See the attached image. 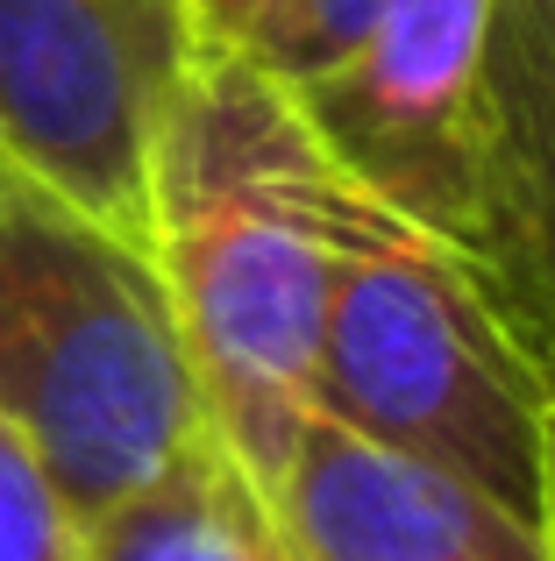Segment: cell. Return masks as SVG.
<instances>
[{"instance_id":"obj_3","label":"cell","mask_w":555,"mask_h":561,"mask_svg":"<svg viewBox=\"0 0 555 561\" xmlns=\"http://www.w3.org/2000/svg\"><path fill=\"white\" fill-rule=\"evenodd\" d=\"M314 412L499 497L520 519H542V348L513 328L477 263L406 228L399 214H371L335 256Z\"/></svg>"},{"instance_id":"obj_6","label":"cell","mask_w":555,"mask_h":561,"mask_svg":"<svg viewBox=\"0 0 555 561\" xmlns=\"http://www.w3.org/2000/svg\"><path fill=\"white\" fill-rule=\"evenodd\" d=\"M271 505L299 561H555L542 519L320 412L292 440Z\"/></svg>"},{"instance_id":"obj_4","label":"cell","mask_w":555,"mask_h":561,"mask_svg":"<svg viewBox=\"0 0 555 561\" xmlns=\"http://www.w3.org/2000/svg\"><path fill=\"white\" fill-rule=\"evenodd\" d=\"M193 50L185 0H0V164L150 249V150Z\"/></svg>"},{"instance_id":"obj_12","label":"cell","mask_w":555,"mask_h":561,"mask_svg":"<svg viewBox=\"0 0 555 561\" xmlns=\"http://www.w3.org/2000/svg\"><path fill=\"white\" fill-rule=\"evenodd\" d=\"M548 363V497H542V534H548V554H555V356Z\"/></svg>"},{"instance_id":"obj_9","label":"cell","mask_w":555,"mask_h":561,"mask_svg":"<svg viewBox=\"0 0 555 561\" xmlns=\"http://www.w3.org/2000/svg\"><path fill=\"white\" fill-rule=\"evenodd\" d=\"M0 561H79V512L0 412Z\"/></svg>"},{"instance_id":"obj_11","label":"cell","mask_w":555,"mask_h":561,"mask_svg":"<svg viewBox=\"0 0 555 561\" xmlns=\"http://www.w3.org/2000/svg\"><path fill=\"white\" fill-rule=\"evenodd\" d=\"M271 0H185V14H193V36L200 43H250L257 14H264Z\"/></svg>"},{"instance_id":"obj_10","label":"cell","mask_w":555,"mask_h":561,"mask_svg":"<svg viewBox=\"0 0 555 561\" xmlns=\"http://www.w3.org/2000/svg\"><path fill=\"white\" fill-rule=\"evenodd\" d=\"M377 8H385V0H271V8L257 14L242 50L264 71H278L285 85H299V79H314L320 65H335V57L349 50V43L371 28Z\"/></svg>"},{"instance_id":"obj_1","label":"cell","mask_w":555,"mask_h":561,"mask_svg":"<svg viewBox=\"0 0 555 561\" xmlns=\"http://www.w3.org/2000/svg\"><path fill=\"white\" fill-rule=\"evenodd\" d=\"M371 214L385 206L320 150L292 85L236 43H200L157 122L150 256L207 434L264 491L314 420L335 256Z\"/></svg>"},{"instance_id":"obj_5","label":"cell","mask_w":555,"mask_h":561,"mask_svg":"<svg viewBox=\"0 0 555 561\" xmlns=\"http://www.w3.org/2000/svg\"><path fill=\"white\" fill-rule=\"evenodd\" d=\"M499 0H385L356 43L292 85L320 150L385 214L477 263V79Z\"/></svg>"},{"instance_id":"obj_7","label":"cell","mask_w":555,"mask_h":561,"mask_svg":"<svg viewBox=\"0 0 555 561\" xmlns=\"http://www.w3.org/2000/svg\"><path fill=\"white\" fill-rule=\"evenodd\" d=\"M477 271L555 356V0H499L477 79Z\"/></svg>"},{"instance_id":"obj_2","label":"cell","mask_w":555,"mask_h":561,"mask_svg":"<svg viewBox=\"0 0 555 561\" xmlns=\"http://www.w3.org/2000/svg\"><path fill=\"white\" fill-rule=\"evenodd\" d=\"M0 412L93 519L207 434L157 256L0 164Z\"/></svg>"},{"instance_id":"obj_8","label":"cell","mask_w":555,"mask_h":561,"mask_svg":"<svg viewBox=\"0 0 555 561\" xmlns=\"http://www.w3.org/2000/svg\"><path fill=\"white\" fill-rule=\"evenodd\" d=\"M79 561H299V548L264 483L193 434L157 477L79 519Z\"/></svg>"}]
</instances>
